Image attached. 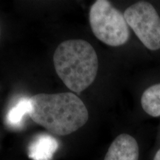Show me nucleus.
Instances as JSON below:
<instances>
[{
	"label": "nucleus",
	"instance_id": "nucleus-1",
	"mask_svg": "<svg viewBox=\"0 0 160 160\" xmlns=\"http://www.w3.org/2000/svg\"><path fill=\"white\" fill-rule=\"evenodd\" d=\"M30 102L29 117L53 134H71L88 120V111L85 104L71 92L39 93L30 97Z\"/></svg>",
	"mask_w": 160,
	"mask_h": 160
},
{
	"label": "nucleus",
	"instance_id": "nucleus-3",
	"mask_svg": "<svg viewBox=\"0 0 160 160\" xmlns=\"http://www.w3.org/2000/svg\"><path fill=\"white\" fill-rule=\"evenodd\" d=\"M89 20L93 34L106 45L118 47L129 39V28L124 14L109 1H96L90 10Z\"/></svg>",
	"mask_w": 160,
	"mask_h": 160
},
{
	"label": "nucleus",
	"instance_id": "nucleus-7",
	"mask_svg": "<svg viewBox=\"0 0 160 160\" xmlns=\"http://www.w3.org/2000/svg\"><path fill=\"white\" fill-rule=\"evenodd\" d=\"M31 102L29 97H22L18 100L6 116V122L13 128H20L23 125L25 118L29 116Z\"/></svg>",
	"mask_w": 160,
	"mask_h": 160
},
{
	"label": "nucleus",
	"instance_id": "nucleus-5",
	"mask_svg": "<svg viewBox=\"0 0 160 160\" xmlns=\"http://www.w3.org/2000/svg\"><path fill=\"white\" fill-rule=\"evenodd\" d=\"M137 140L128 133H121L112 142L104 160H139Z\"/></svg>",
	"mask_w": 160,
	"mask_h": 160
},
{
	"label": "nucleus",
	"instance_id": "nucleus-2",
	"mask_svg": "<svg viewBox=\"0 0 160 160\" xmlns=\"http://www.w3.org/2000/svg\"><path fill=\"white\" fill-rule=\"evenodd\" d=\"M53 64L63 83L77 93L93 82L99 68L94 48L82 39H69L60 44L53 55Z\"/></svg>",
	"mask_w": 160,
	"mask_h": 160
},
{
	"label": "nucleus",
	"instance_id": "nucleus-8",
	"mask_svg": "<svg viewBox=\"0 0 160 160\" xmlns=\"http://www.w3.org/2000/svg\"><path fill=\"white\" fill-rule=\"evenodd\" d=\"M141 105L148 115L153 117H160V83L151 85L144 91Z\"/></svg>",
	"mask_w": 160,
	"mask_h": 160
},
{
	"label": "nucleus",
	"instance_id": "nucleus-6",
	"mask_svg": "<svg viewBox=\"0 0 160 160\" xmlns=\"http://www.w3.org/2000/svg\"><path fill=\"white\" fill-rule=\"evenodd\" d=\"M59 143L51 135L42 133L36 137L28 147V157L32 160H51Z\"/></svg>",
	"mask_w": 160,
	"mask_h": 160
},
{
	"label": "nucleus",
	"instance_id": "nucleus-9",
	"mask_svg": "<svg viewBox=\"0 0 160 160\" xmlns=\"http://www.w3.org/2000/svg\"><path fill=\"white\" fill-rule=\"evenodd\" d=\"M153 160H160V148L158 149V151L156 152L154 157L153 158Z\"/></svg>",
	"mask_w": 160,
	"mask_h": 160
},
{
	"label": "nucleus",
	"instance_id": "nucleus-4",
	"mask_svg": "<svg viewBox=\"0 0 160 160\" xmlns=\"http://www.w3.org/2000/svg\"><path fill=\"white\" fill-rule=\"evenodd\" d=\"M124 17L148 49H160V17L151 3L139 2L133 4L125 10Z\"/></svg>",
	"mask_w": 160,
	"mask_h": 160
}]
</instances>
